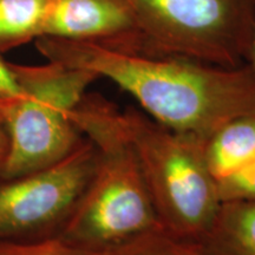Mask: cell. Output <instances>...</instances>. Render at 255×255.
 Instances as JSON below:
<instances>
[{"label": "cell", "mask_w": 255, "mask_h": 255, "mask_svg": "<svg viewBox=\"0 0 255 255\" xmlns=\"http://www.w3.org/2000/svg\"><path fill=\"white\" fill-rule=\"evenodd\" d=\"M53 0H0V55L43 37Z\"/></svg>", "instance_id": "10"}, {"label": "cell", "mask_w": 255, "mask_h": 255, "mask_svg": "<svg viewBox=\"0 0 255 255\" xmlns=\"http://www.w3.org/2000/svg\"><path fill=\"white\" fill-rule=\"evenodd\" d=\"M19 96L20 89L9 68V63L5 62L0 55V100H14Z\"/></svg>", "instance_id": "14"}, {"label": "cell", "mask_w": 255, "mask_h": 255, "mask_svg": "<svg viewBox=\"0 0 255 255\" xmlns=\"http://www.w3.org/2000/svg\"><path fill=\"white\" fill-rule=\"evenodd\" d=\"M247 64L255 75V23H254V27H253V34H252V40H251L250 52H248Z\"/></svg>", "instance_id": "16"}, {"label": "cell", "mask_w": 255, "mask_h": 255, "mask_svg": "<svg viewBox=\"0 0 255 255\" xmlns=\"http://www.w3.org/2000/svg\"><path fill=\"white\" fill-rule=\"evenodd\" d=\"M111 255H205L199 241L171 234L162 227L144 232L111 250Z\"/></svg>", "instance_id": "11"}, {"label": "cell", "mask_w": 255, "mask_h": 255, "mask_svg": "<svg viewBox=\"0 0 255 255\" xmlns=\"http://www.w3.org/2000/svg\"><path fill=\"white\" fill-rule=\"evenodd\" d=\"M97 164V150L83 138L57 162L21 176L0 180V240L56 234L87 189Z\"/></svg>", "instance_id": "6"}, {"label": "cell", "mask_w": 255, "mask_h": 255, "mask_svg": "<svg viewBox=\"0 0 255 255\" xmlns=\"http://www.w3.org/2000/svg\"><path fill=\"white\" fill-rule=\"evenodd\" d=\"M220 202L255 201V159L216 181Z\"/></svg>", "instance_id": "13"}, {"label": "cell", "mask_w": 255, "mask_h": 255, "mask_svg": "<svg viewBox=\"0 0 255 255\" xmlns=\"http://www.w3.org/2000/svg\"><path fill=\"white\" fill-rule=\"evenodd\" d=\"M98 43L138 53L139 34L122 0H53L43 37Z\"/></svg>", "instance_id": "7"}, {"label": "cell", "mask_w": 255, "mask_h": 255, "mask_svg": "<svg viewBox=\"0 0 255 255\" xmlns=\"http://www.w3.org/2000/svg\"><path fill=\"white\" fill-rule=\"evenodd\" d=\"M161 227L199 241L220 207L206 162V139L169 129L135 108L122 111Z\"/></svg>", "instance_id": "3"}, {"label": "cell", "mask_w": 255, "mask_h": 255, "mask_svg": "<svg viewBox=\"0 0 255 255\" xmlns=\"http://www.w3.org/2000/svg\"><path fill=\"white\" fill-rule=\"evenodd\" d=\"M139 34L137 55L220 68L246 65L255 0H122Z\"/></svg>", "instance_id": "5"}, {"label": "cell", "mask_w": 255, "mask_h": 255, "mask_svg": "<svg viewBox=\"0 0 255 255\" xmlns=\"http://www.w3.org/2000/svg\"><path fill=\"white\" fill-rule=\"evenodd\" d=\"M9 101L12 100H0V164L5 159L8 151V133L5 126L4 113Z\"/></svg>", "instance_id": "15"}, {"label": "cell", "mask_w": 255, "mask_h": 255, "mask_svg": "<svg viewBox=\"0 0 255 255\" xmlns=\"http://www.w3.org/2000/svg\"><path fill=\"white\" fill-rule=\"evenodd\" d=\"M0 255H111V251L79 247L53 235L30 242L0 240Z\"/></svg>", "instance_id": "12"}, {"label": "cell", "mask_w": 255, "mask_h": 255, "mask_svg": "<svg viewBox=\"0 0 255 255\" xmlns=\"http://www.w3.org/2000/svg\"><path fill=\"white\" fill-rule=\"evenodd\" d=\"M199 244L205 255H255V201L220 203Z\"/></svg>", "instance_id": "8"}, {"label": "cell", "mask_w": 255, "mask_h": 255, "mask_svg": "<svg viewBox=\"0 0 255 255\" xmlns=\"http://www.w3.org/2000/svg\"><path fill=\"white\" fill-rule=\"evenodd\" d=\"M47 62L94 72L132 96L144 114L181 133L208 139L235 117L255 113V75L177 57L123 52L98 43L40 37Z\"/></svg>", "instance_id": "1"}, {"label": "cell", "mask_w": 255, "mask_h": 255, "mask_svg": "<svg viewBox=\"0 0 255 255\" xmlns=\"http://www.w3.org/2000/svg\"><path fill=\"white\" fill-rule=\"evenodd\" d=\"M206 162L215 181L255 159V113L235 117L206 141Z\"/></svg>", "instance_id": "9"}, {"label": "cell", "mask_w": 255, "mask_h": 255, "mask_svg": "<svg viewBox=\"0 0 255 255\" xmlns=\"http://www.w3.org/2000/svg\"><path fill=\"white\" fill-rule=\"evenodd\" d=\"M83 137L97 150L87 189L57 237L76 246L111 251L161 227L122 110L100 94H85L72 113Z\"/></svg>", "instance_id": "2"}, {"label": "cell", "mask_w": 255, "mask_h": 255, "mask_svg": "<svg viewBox=\"0 0 255 255\" xmlns=\"http://www.w3.org/2000/svg\"><path fill=\"white\" fill-rule=\"evenodd\" d=\"M20 96L5 108L8 151L0 180L39 170L66 157L83 141L72 113L98 77L88 70L59 63H9Z\"/></svg>", "instance_id": "4"}]
</instances>
